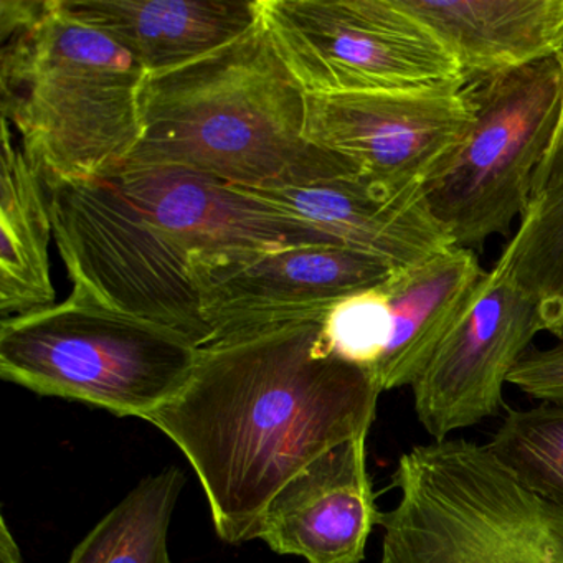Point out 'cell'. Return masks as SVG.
<instances>
[{
    "mask_svg": "<svg viewBox=\"0 0 563 563\" xmlns=\"http://www.w3.org/2000/svg\"><path fill=\"white\" fill-rule=\"evenodd\" d=\"M324 318L200 349L183 390L147 418L196 471L217 536L258 539L269 500L325 451L368 434L374 377L332 354Z\"/></svg>",
    "mask_w": 563,
    "mask_h": 563,
    "instance_id": "1",
    "label": "cell"
},
{
    "mask_svg": "<svg viewBox=\"0 0 563 563\" xmlns=\"http://www.w3.org/2000/svg\"><path fill=\"white\" fill-rule=\"evenodd\" d=\"M306 100L262 19L232 44L147 77L143 137L124 169L184 167L265 190L357 176L308 140Z\"/></svg>",
    "mask_w": 563,
    "mask_h": 563,
    "instance_id": "2",
    "label": "cell"
},
{
    "mask_svg": "<svg viewBox=\"0 0 563 563\" xmlns=\"http://www.w3.org/2000/svg\"><path fill=\"white\" fill-rule=\"evenodd\" d=\"M2 118L45 186L117 177L143 137L147 71L57 0H0Z\"/></svg>",
    "mask_w": 563,
    "mask_h": 563,
    "instance_id": "3",
    "label": "cell"
},
{
    "mask_svg": "<svg viewBox=\"0 0 563 563\" xmlns=\"http://www.w3.org/2000/svg\"><path fill=\"white\" fill-rule=\"evenodd\" d=\"M378 563H563V509L464 438L418 444L391 474Z\"/></svg>",
    "mask_w": 563,
    "mask_h": 563,
    "instance_id": "4",
    "label": "cell"
},
{
    "mask_svg": "<svg viewBox=\"0 0 563 563\" xmlns=\"http://www.w3.org/2000/svg\"><path fill=\"white\" fill-rule=\"evenodd\" d=\"M200 349L174 329L68 296L2 319L0 377L146 420L189 382Z\"/></svg>",
    "mask_w": 563,
    "mask_h": 563,
    "instance_id": "5",
    "label": "cell"
},
{
    "mask_svg": "<svg viewBox=\"0 0 563 563\" xmlns=\"http://www.w3.org/2000/svg\"><path fill=\"white\" fill-rule=\"evenodd\" d=\"M463 87L473 126L421 196L451 246L473 250L507 235L529 207L562 113V62L467 78Z\"/></svg>",
    "mask_w": 563,
    "mask_h": 563,
    "instance_id": "6",
    "label": "cell"
},
{
    "mask_svg": "<svg viewBox=\"0 0 563 563\" xmlns=\"http://www.w3.org/2000/svg\"><path fill=\"white\" fill-rule=\"evenodd\" d=\"M71 298L166 325L207 347L189 260L108 180L48 187Z\"/></svg>",
    "mask_w": 563,
    "mask_h": 563,
    "instance_id": "7",
    "label": "cell"
},
{
    "mask_svg": "<svg viewBox=\"0 0 563 563\" xmlns=\"http://www.w3.org/2000/svg\"><path fill=\"white\" fill-rule=\"evenodd\" d=\"M262 19L308 95L464 84L453 54L398 0H262Z\"/></svg>",
    "mask_w": 563,
    "mask_h": 563,
    "instance_id": "8",
    "label": "cell"
},
{
    "mask_svg": "<svg viewBox=\"0 0 563 563\" xmlns=\"http://www.w3.org/2000/svg\"><path fill=\"white\" fill-rule=\"evenodd\" d=\"M474 111L463 85L308 95L306 134L341 154L390 196L423 189L470 134Z\"/></svg>",
    "mask_w": 563,
    "mask_h": 563,
    "instance_id": "9",
    "label": "cell"
},
{
    "mask_svg": "<svg viewBox=\"0 0 563 563\" xmlns=\"http://www.w3.org/2000/svg\"><path fill=\"white\" fill-rule=\"evenodd\" d=\"M543 331L536 296L504 258L486 273L479 291L411 385L418 421L434 441L496 417L504 385Z\"/></svg>",
    "mask_w": 563,
    "mask_h": 563,
    "instance_id": "10",
    "label": "cell"
},
{
    "mask_svg": "<svg viewBox=\"0 0 563 563\" xmlns=\"http://www.w3.org/2000/svg\"><path fill=\"white\" fill-rule=\"evenodd\" d=\"M209 345L325 318L335 302L390 278L391 266L342 246L276 250L242 260H189ZM207 345V347H209Z\"/></svg>",
    "mask_w": 563,
    "mask_h": 563,
    "instance_id": "11",
    "label": "cell"
},
{
    "mask_svg": "<svg viewBox=\"0 0 563 563\" xmlns=\"http://www.w3.org/2000/svg\"><path fill=\"white\" fill-rule=\"evenodd\" d=\"M108 183L187 260L227 262L302 246H341L245 187L176 166L133 167ZM344 249V246H342Z\"/></svg>",
    "mask_w": 563,
    "mask_h": 563,
    "instance_id": "12",
    "label": "cell"
},
{
    "mask_svg": "<svg viewBox=\"0 0 563 563\" xmlns=\"http://www.w3.org/2000/svg\"><path fill=\"white\" fill-rule=\"evenodd\" d=\"M367 434L312 461L269 500L258 539L308 563H361L377 506L367 471Z\"/></svg>",
    "mask_w": 563,
    "mask_h": 563,
    "instance_id": "13",
    "label": "cell"
},
{
    "mask_svg": "<svg viewBox=\"0 0 563 563\" xmlns=\"http://www.w3.org/2000/svg\"><path fill=\"white\" fill-rule=\"evenodd\" d=\"M249 190L321 230L338 245L375 256L395 272L451 246L428 212L421 190L390 196L358 174L295 189Z\"/></svg>",
    "mask_w": 563,
    "mask_h": 563,
    "instance_id": "14",
    "label": "cell"
},
{
    "mask_svg": "<svg viewBox=\"0 0 563 563\" xmlns=\"http://www.w3.org/2000/svg\"><path fill=\"white\" fill-rule=\"evenodd\" d=\"M68 18L126 48L147 75L206 57L262 21V0H57Z\"/></svg>",
    "mask_w": 563,
    "mask_h": 563,
    "instance_id": "15",
    "label": "cell"
},
{
    "mask_svg": "<svg viewBox=\"0 0 563 563\" xmlns=\"http://www.w3.org/2000/svg\"><path fill=\"white\" fill-rule=\"evenodd\" d=\"M453 54L467 78L563 54V0H398Z\"/></svg>",
    "mask_w": 563,
    "mask_h": 563,
    "instance_id": "16",
    "label": "cell"
},
{
    "mask_svg": "<svg viewBox=\"0 0 563 563\" xmlns=\"http://www.w3.org/2000/svg\"><path fill=\"white\" fill-rule=\"evenodd\" d=\"M487 272L470 249H450L384 283L391 309L387 351L371 372L380 391L411 387L460 321Z\"/></svg>",
    "mask_w": 563,
    "mask_h": 563,
    "instance_id": "17",
    "label": "cell"
},
{
    "mask_svg": "<svg viewBox=\"0 0 563 563\" xmlns=\"http://www.w3.org/2000/svg\"><path fill=\"white\" fill-rule=\"evenodd\" d=\"M0 180V312L2 319L55 305L48 243V190L2 118Z\"/></svg>",
    "mask_w": 563,
    "mask_h": 563,
    "instance_id": "18",
    "label": "cell"
},
{
    "mask_svg": "<svg viewBox=\"0 0 563 563\" xmlns=\"http://www.w3.org/2000/svg\"><path fill=\"white\" fill-rule=\"evenodd\" d=\"M184 486L179 467L141 481L75 547L67 563H173L167 533Z\"/></svg>",
    "mask_w": 563,
    "mask_h": 563,
    "instance_id": "19",
    "label": "cell"
},
{
    "mask_svg": "<svg viewBox=\"0 0 563 563\" xmlns=\"http://www.w3.org/2000/svg\"><path fill=\"white\" fill-rule=\"evenodd\" d=\"M514 278L539 301L543 331L563 341V184L530 199L503 255Z\"/></svg>",
    "mask_w": 563,
    "mask_h": 563,
    "instance_id": "20",
    "label": "cell"
},
{
    "mask_svg": "<svg viewBox=\"0 0 563 563\" xmlns=\"http://www.w3.org/2000/svg\"><path fill=\"white\" fill-rule=\"evenodd\" d=\"M486 446L526 489L563 509V404L509 410Z\"/></svg>",
    "mask_w": 563,
    "mask_h": 563,
    "instance_id": "21",
    "label": "cell"
},
{
    "mask_svg": "<svg viewBox=\"0 0 563 563\" xmlns=\"http://www.w3.org/2000/svg\"><path fill=\"white\" fill-rule=\"evenodd\" d=\"M391 309L384 283L335 302L322 322L332 354L371 374L391 338Z\"/></svg>",
    "mask_w": 563,
    "mask_h": 563,
    "instance_id": "22",
    "label": "cell"
},
{
    "mask_svg": "<svg viewBox=\"0 0 563 563\" xmlns=\"http://www.w3.org/2000/svg\"><path fill=\"white\" fill-rule=\"evenodd\" d=\"M507 384L536 400L563 404V341L549 349H529Z\"/></svg>",
    "mask_w": 563,
    "mask_h": 563,
    "instance_id": "23",
    "label": "cell"
},
{
    "mask_svg": "<svg viewBox=\"0 0 563 563\" xmlns=\"http://www.w3.org/2000/svg\"><path fill=\"white\" fill-rule=\"evenodd\" d=\"M560 62L563 67V54L560 55ZM563 184V104L562 113H560L559 126H556L555 136H553L552 144H550L549 153L545 159L540 164L537 170L536 184H533V196L547 192L553 187L562 186Z\"/></svg>",
    "mask_w": 563,
    "mask_h": 563,
    "instance_id": "24",
    "label": "cell"
},
{
    "mask_svg": "<svg viewBox=\"0 0 563 563\" xmlns=\"http://www.w3.org/2000/svg\"><path fill=\"white\" fill-rule=\"evenodd\" d=\"M0 563H24L21 547L12 536L5 517H0Z\"/></svg>",
    "mask_w": 563,
    "mask_h": 563,
    "instance_id": "25",
    "label": "cell"
}]
</instances>
